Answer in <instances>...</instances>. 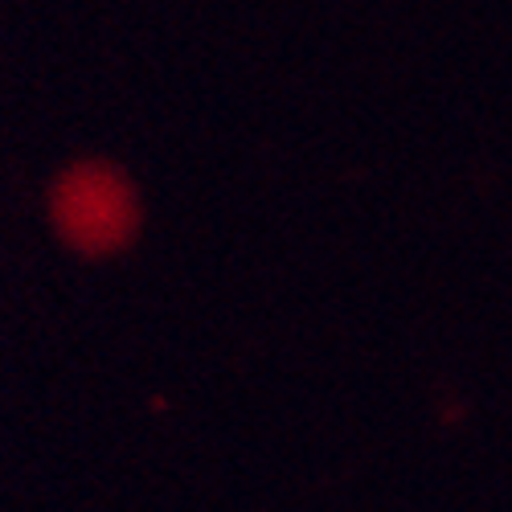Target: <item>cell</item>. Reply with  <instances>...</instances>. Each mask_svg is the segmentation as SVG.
<instances>
[{
	"label": "cell",
	"mask_w": 512,
	"mask_h": 512,
	"mask_svg": "<svg viewBox=\"0 0 512 512\" xmlns=\"http://www.w3.org/2000/svg\"><path fill=\"white\" fill-rule=\"evenodd\" d=\"M136 193L107 164H78L58 181L54 222L82 254H111L136 234Z\"/></svg>",
	"instance_id": "6da1fadb"
}]
</instances>
